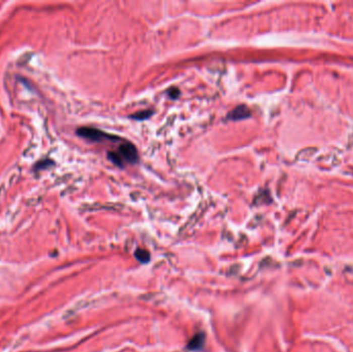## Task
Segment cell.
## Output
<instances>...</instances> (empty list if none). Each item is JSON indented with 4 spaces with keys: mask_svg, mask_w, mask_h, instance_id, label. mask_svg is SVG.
Returning <instances> with one entry per match:
<instances>
[{
    "mask_svg": "<svg viewBox=\"0 0 353 352\" xmlns=\"http://www.w3.org/2000/svg\"><path fill=\"white\" fill-rule=\"evenodd\" d=\"M77 135L83 139L89 140L91 142H101L105 140H109L112 142H118L120 140L118 137L108 135L104 133V131H101L93 127H81L77 130Z\"/></svg>",
    "mask_w": 353,
    "mask_h": 352,
    "instance_id": "cell-1",
    "label": "cell"
},
{
    "mask_svg": "<svg viewBox=\"0 0 353 352\" xmlns=\"http://www.w3.org/2000/svg\"><path fill=\"white\" fill-rule=\"evenodd\" d=\"M116 152L124 163L127 162L130 164H136L139 161V154L136 146L128 141H124L122 144H120Z\"/></svg>",
    "mask_w": 353,
    "mask_h": 352,
    "instance_id": "cell-2",
    "label": "cell"
},
{
    "mask_svg": "<svg viewBox=\"0 0 353 352\" xmlns=\"http://www.w3.org/2000/svg\"><path fill=\"white\" fill-rule=\"evenodd\" d=\"M250 116H251V112L246 105H239L233 109H231V111L227 114L226 119L231 121H240V120L247 119Z\"/></svg>",
    "mask_w": 353,
    "mask_h": 352,
    "instance_id": "cell-3",
    "label": "cell"
},
{
    "mask_svg": "<svg viewBox=\"0 0 353 352\" xmlns=\"http://www.w3.org/2000/svg\"><path fill=\"white\" fill-rule=\"evenodd\" d=\"M153 114V111H151V109H145V111H141V112H138L134 115H131L130 118L131 119H136V120H145V119H148L152 116Z\"/></svg>",
    "mask_w": 353,
    "mask_h": 352,
    "instance_id": "cell-4",
    "label": "cell"
},
{
    "mask_svg": "<svg viewBox=\"0 0 353 352\" xmlns=\"http://www.w3.org/2000/svg\"><path fill=\"white\" fill-rule=\"evenodd\" d=\"M204 343V335L203 334H200L198 336L194 337L191 341H190V344H189V347L191 349H200L201 346L203 345Z\"/></svg>",
    "mask_w": 353,
    "mask_h": 352,
    "instance_id": "cell-5",
    "label": "cell"
},
{
    "mask_svg": "<svg viewBox=\"0 0 353 352\" xmlns=\"http://www.w3.org/2000/svg\"><path fill=\"white\" fill-rule=\"evenodd\" d=\"M136 256H137V258H138L140 261H142V262H144V261L147 262V261H149V258H150L149 253H148L147 251H144V250H141V249H139V250L137 251Z\"/></svg>",
    "mask_w": 353,
    "mask_h": 352,
    "instance_id": "cell-6",
    "label": "cell"
},
{
    "mask_svg": "<svg viewBox=\"0 0 353 352\" xmlns=\"http://www.w3.org/2000/svg\"><path fill=\"white\" fill-rule=\"evenodd\" d=\"M181 92L179 89H177V88H171V89L168 90V95L170 98L172 99H175V98H178L180 96Z\"/></svg>",
    "mask_w": 353,
    "mask_h": 352,
    "instance_id": "cell-7",
    "label": "cell"
}]
</instances>
